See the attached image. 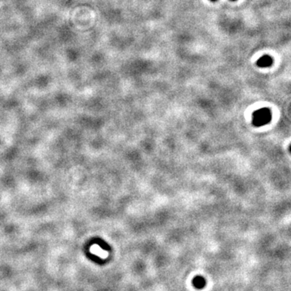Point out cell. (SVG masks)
Instances as JSON below:
<instances>
[{
  "label": "cell",
  "instance_id": "obj_1",
  "mask_svg": "<svg viewBox=\"0 0 291 291\" xmlns=\"http://www.w3.org/2000/svg\"><path fill=\"white\" fill-rule=\"evenodd\" d=\"M272 64V58L270 56H263L257 61V66L260 67H269Z\"/></svg>",
  "mask_w": 291,
  "mask_h": 291
},
{
  "label": "cell",
  "instance_id": "obj_2",
  "mask_svg": "<svg viewBox=\"0 0 291 291\" xmlns=\"http://www.w3.org/2000/svg\"><path fill=\"white\" fill-rule=\"evenodd\" d=\"M193 284L197 289H202L205 286V280L202 277L197 276L195 278H193Z\"/></svg>",
  "mask_w": 291,
  "mask_h": 291
},
{
  "label": "cell",
  "instance_id": "obj_3",
  "mask_svg": "<svg viewBox=\"0 0 291 291\" xmlns=\"http://www.w3.org/2000/svg\"><path fill=\"white\" fill-rule=\"evenodd\" d=\"M211 1H216V0H211Z\"/></svg>",
  "mask_w": 291,
  "mask_h": 291
},
{
  "label": "cell",
  "instance_id": "obj_4",
  "mask_svg": "<svg viewBox=\"0 0 291 291\" xmlns=\"http://www.w3.org/2000/svg\"><path fill=\"white\" fill-rule=\"evenodd\" d=\"M231 1H235V0H231Z\"/></svg>",
  "mask_w": 291,
  "mask_h": 291
}]
</instances>
